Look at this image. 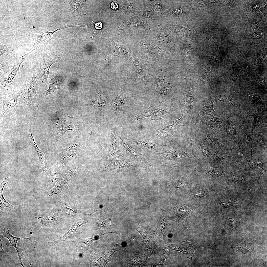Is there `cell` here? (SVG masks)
Here are the masks:
<instances>
[{"label": "cell", "instance_id": "cell-9", "mask_svg": "<svg viewBox=\"0 0 267 267\" xmlns=\"http://www.w3.org/2000/svg\"><path fill=\"white\" fill-rule=\"evenodd\" d=\"M87 220V218L86 217L76 220L73 223L69 230L61 236L58 239L54 241L48 242V247H52L61 242H67L72 241L78 229L82 225L86 223Z\"/></svg>", "mask_w": 267, "mask_h": 267}, {"label": "cell", "instance_id": "cell-57", "mask_svg": "<svg viewBox=\"0 0 267 267\" xmlns=\"http://www.w3.org/2000/svg\"><path fill=\"white\" fill-rule=\"evenodd\" d=\"M111 8L114 10L118 11L119 9L118 5L116 1H113L111 4Z\"/></svg>", "mask_w": 267, "mask_h": 267}, {"label": "cell", "instance_id": "cell-10", "mask_svg": "<svg viewBox=\"0 0 267 267\" xmlns=\"http://www.w3.org/2000/svg\"><path fill=\"white\" fill-rule=\"evenodd\" d=\"M127 98V93L124 90L122 89L117 90L111 101V109L115 113L120 111L123 113L126 112L128 110L126 103Z\"/></svg>", "mask_w": 267, "mask_h": 267}, {"label": "cell", "instance_id": "cell-15", "mask_svg": "<svg viewBox=\"0 0 267 267\" xmlns=\"http://www.w3.org/2000/svg\"><path fill=\"white\" fill-rule=\"evenodd\" d=\"M146 18L139 16L136 18H132L129 20L127 25L130 28H137L148 31L152 28L153 23Z\"/></svg>", "mask_w": 267, "mask_h": 267}, {"label": "cell", "instance_id": "cell-59", "mask_svg": "<svg viewBox=\"0 0 267 267\" xmlns=\"http://www.w3.org/2000/svg\"><path fill=\"white\" fill-rule=\"evenodd\" d=\"M228 221L231 225L233 226L235 224V219L233 218H230L228 219Z\"/></svg>", "mask_w": 267, "mask_h": 267}, {"label": "cell", "instance_id": "cell-51", "mask_svg": "<svg viewBox=\"0 0 267 267\" xmlns=\"http://www.w3.org/2000/svg\"><path fill=\"white\" fill-rule=\"evenodd\" d=\"M213 157L216 160L221 161L227 158L226 156L221 152L216 151L212 155Z\"/></svg>", "mask_w": 267, "mask_h": 267}, {"label": "cell", "instance_id": "cell-49", "mask_svg": "<svg viewBox=\"0 0 267 267\" xmlns=\"http://www.w3.org/2000/svg\"><path fill=\"white\" fill-rule=\"evenodd\" d=\"M238 248L240 252L244 253L250 251L251 248L250 245L246 241L238 245Z\"/></svg>", "mask_w": 267, "mask_h": 267}, {"label": "cell", "instance_id": "cell-23", "mask_svg": "<svg viewBox=\"0 0 267 267\" xmlns=\"http://www.w3.org/2000/svg\"><path fill=\"white\" fill-rule=\"evenodd\" d=\"M28 133L30 138L31 145L35 150L38 157L41 163L42 170L44 171L48 167L46 161V155L43 152L38 148L34 141V137H33L32 133L30 130L29 131Z\"/></svg>", "mask_w": 267, "mask_h": 267}, {"label": "cell", "instance_id": "cell-38", "mask_svg": "<svg viewBox=\"0 0 267 267\" xmlns=\"http://www.w3.org/2000/svg\"><path fill=\"white\" fill-rule=\"evenodd\" d=\"M202 114L206 122H207L210 125L217 126H219L222 122L219 119L211 114H208L203 112Z\"/></svg>", "mask_w": 267, "mask_h": 267}, {"label": "cell", "instance_id": "cell-12", "mask_svg": "<svg viewBox=\"0 0 267 267\" xmlns=\"http://www.w3.org/2000/svg\"><path fill=\"white\" fill-rule=\"evenodd\" d=\"M134 226L142 236L147 249L148 255H150L155 254L157 248L153 237L143 230L138 223H136Z\"/></svg>", "mask_w": 267, "mask_h": 267}, {"label": "cell", "instance_id": "cell-37", "mask_svg": "<svg viewBox=\"0 0 267 267\" xmlns=\"http://www.w3.org/2000/svg\"><path fill=\"white\" fill-rule=\"evenodd\" d=\"M167 226L165 219L162 218L153 229V230L155 232L157 236L162 239L163 233L167 228Z\"/></svg>", "mask_w": 267, "mask_h": 267}, {"label": "cell", "instance_id": "cell-25", "mask_svg": "<svg viewBox=\"0 0 267 267\" xmlns=\"http://www.w3.org/2000/svg\"><path fill=\"white\" fill-rule=\"evenodd\" d=\"M82 148L83 145L81 141L78 139H74L67 141L62 144L60 152L80 151Z\"/></svg>", "mask_w": 267, "mask_h": 267}, {"label": "cell", "instance_id": "cell-34", "mask_svg": "<svg viewBox=\"0 0 267 267\" xmlns=\"http://www.w3.org/2000/svg\"><path fill=\"white\" fill-rule=\"evenodd\" d=\"M240 89L242 92L251 99L254 106H259L263 107H267V101L266 99L259 95L248 94L243 91L240 88Z\"/></svg>", "mask_w": 267, "mask_h": 267}, {"label": "cell", "instance_id": "cell-32", "mask_svg": "<svg viewBox=\"0 0 267 267\" xmlns=\"http://www.w3.org/2000/svg\"><path fill=\"white\" fill-rule=\"evenodd\" d=\"M112 216L109 217H102L99 218L96 222V227L98 229H110L112 228L110 222Z\"/></svg>", "mask_w": 267, "mask_h": 267}, {"label": "cell", "instance_id": "cell-56", "mask_svg": "<svg viewBox=\"0 0 267 267\" xmlns=\"http://www.w3.org/2000/svg\"><path fill=\"white\" fill-rule=\"evenodd\" d=\"M27 239L30 240L31 242L33 245L34 248H36L37 247L38 244L37 242L35 239V236L33 235H32L31 237L28 238Z\"/></svg>", "mask_w": 267, "mask_h": 267}, {"label": "cell", "instance_id": "cell-27", "mask_svg": "<svg viewBox=\"0 0 267 267\" xmlns=\"http://www.w3.org/2000/svg\"><path fill=\"white\" fill-rule=\"evenodd\" d=\"M34 217L37 218L43 225L50 226L56 224L58 223V218L54 215L53 212L48 214L44 217Z\"/></svg>", "mask_w": 267, "mask_h": 267}, {"label": "cell", "instance_id": "cell-41", "mask_svg": "<svg viewBox=\"0 0 267 267\" xmlns=\"http://www.w3.org/2000/svg\"><path fill=\"white\" fill-rule=\"evenodd\" d=\"M121 249L120 246L116 245L106 253L102 267H105L107 264L111 261L113 255L115 252L120 250Z\"/></svg>", "mask_w": 267, "mask_h": 267}, {"label": "cell", "instance_id": "cell-30", "mask_svg": "<svg viewBox=\"0 0 267 267\" xmlns=\"http://www.w3.org/2000/svg\"><path fill=\"white\" fill-rule=\"evenodd\" d=\"M68 181L64 177L56 183L55 186L50 190L47 193L49 196L60 192L67 185Z\"/></svg>", "mask_w": 267, "mask_h": 267}, {"label": "cell", "instance_id": "cell-26", "mask_svg": "<svg viewBox=\"0 0 267 267\" xmlns=\"http://www.w3.org/2000/svg\"><path fill=\"white\" fill-rule=\"evenodd\" d=\"M89 251L90 253L91 258L90 261V266L91 267H100L104 262L105 252L102 251L98 253H96L90 249Z\"/></svg>", "mask_w": 267, "mask_h": 267}, {"label": "cell", "instance_id": "cell-28", "mask_svg": "<svg viewBox=\"0 0 267 267\" xmlns=\"http://www.w3.org/2000/svg\"><path fill=\"white\" fill-rule=\"evenodd\" d=\"M10 180L9 178H4L3 182L0 184V208L2 210L4 207H8L11 209H15L14 206L10 204L6 201L4 198L3 194L2 191L4 186L8 183Z\"/></svg>", "mask_w": 267, "mask_h": 267}, {"label": "cell", "instance_id": "cell-31", "mask_svg": "<svg viewBox=\"0 0 267 267\" xmlns=\"http://www.w3.org/2000/svg\"><path fill=\"white\" fill-rule=\"evenodd\" d=\"M149 2L148 7L150 8L153 12H159L162 15L164 12L166 5L163 4L162 0H148Z\"/></svg>", "mask_w": 267, "mask_h": 267}, {"label": "cell", "instance_id": "cell-40", "mask_svg": "<svg viewBox=\"0 0 267 267\" xmlns=\"http://www.w3.org/2000/svg\"><path fill=\"white\" fill-rule=\"evenodd\" d=\"M48 89L45 92V95L55 93L58 89H60L59 85L56 77H54L52 79L49 84Z\"/></svg>", "mask_w": 267, "mask_h": 267}, {"label": "cell", "instance_id": "cell-16", "mask_svg": "<svg viewBox=\"0 0 267 267\" xmlns=\"http://www.w3.org/2000/svg\"><path fill=\"white\" fill-rule=\"evenodd\" d=\"M167 247L170 250L178 251L182 252L187 258L189 259L193 258V253L195 249L190 244V242L187 241L176 244H170L168 245Z\"/></svg>", "mask_w": 267, "mask_h": 267}, {"label": "cell", "instance_id": "cell-3", "mask_svg": "<svg viewBox=\"0 0 267 267\" xmlns=\"http://www.w3.org/2000/svg\"><path fill=\"white\" fill-rule=\"evenodd\" d=\"M26 95L23 88H21L13 89L8 96L2 97L3 106L0 118H2L5 112L8 110L12 112L16 111L18 106L23 102Z\"/></svg>", "mask_w": 267, "mask_h": 267}, {"label": "cell", "instance_id": "cell-53", "mask_svg": "<svg viewBox=\"0 0 267 267\" xmlns=\"http://www.w3.org/2000/svg\"><path fill=\"white\" fill-rule=\"evenodd\" d=\"M175 154L176 156L178 158H194V157L190 156L189 154L186 153L181 151H175L173 152Z\"/></svg>", "mask_w": 267, "mask_h": 267}, {"label": "cell", "instance_id": "cell-58", "mask_svg": "<svg viewBox=\"0 0 267 267\" xmlns=\"http://www.w3.org/2000/svg\"><path fill=\"white\" fill-rule=\"evenodd\" d=\"M89 18L94 24V27L96 29H96H101L102 28L103 24L102 22H96L95 23H94L91 20V19L89 17Z\"/></svg>", "mask_w": 267, "mask_h": 267}, {"label": "cell", "instance_id": "cell-2", "mask_svg": "<svg viewBox=\"0 0 267 267\" xmlns=\"http://www.w3.org/2000/svg\"><path fill=\"white\" fill-rule=\"evenodd\" d=\"M26 58L24 56L20 57L16 55L12 67L6 73L0 77V91H6L13 88L21 78L19 68Z\"/></svg>", "mask_w": 267, "mask_h": 267}, {"label": "cell", "instance_id": "cell-13", "mask_svg": "<svg viewBox=\"0 0 267 267\" xmlns=\"http://www.w3.org/2000/svg\"><path fill=\"white\" fill-rule=\"evenodd\" d=\"M81 156L79 151L60 152L59 154V162L63 165L71 166L76 163Z\"/></svg>", "mask_w": 267, "mask_h": 267}, {"label": "cell", "instance_id": "cell-8", "mask_svg": "<svg viewBox=\"0 0 267 267\" xmlns=\"http://www.w3.org/2000/svg\"><path fill=\"white\" fill-rule=\"evenodd\" d=\"M137 40L141 50L148 59L158 60L164 58L166 56V53L162 48L154 46L151 45V44H144Z\"/></svg>", "mask_w": 267, "mask_h": 267}, {"label": "cell", "instance_id": "cell-47", "mask_svg": "<svg viewBox=\"0 0 267 267\" xmlns=\"http://www.w3.org/2000/svg\"><path fill=\"white\" fill-rule=\"evenodd\" d=\"M183 115V114L181 117L178 119L169 122L166 124L168 128L172 131L176 130L182 121Z\"/></svg>", "mask_w": 267, "mask_h": 267}, {"label": "cell", "instance_id": "cell-44", "mask_svg": "<svg viewBox=\"0 0 267 267\" xmlns=\"http://www.w3.org/2000/svg\"><path fill=\"white\" fill-rule=\"evenodd\" d=\"M235 125L230 118H227L225 123V128L227 133L231 137H235L236 133Z\"/></svg>", "mask_w": 267, "mask_h": 267}, {"label": "cell", "instance_id": "cell-35", "mask_svg": "<svg viewBox=\"0 0 267 267\" xmlns=\"http://www.w3.org/2000/svg\"><path fill=\"white\" fill-rule=\"evenodd\" d=\"M108 103L105 100L103 96L100 95L98 92L96 93L92 102V106L100 109L106 107Z\"/></svg>", "mask_w": 267, "mask_h": 267}, {"label": "cell", "instance_id": "cell-55", "mask_svg": "<svg viewBox=\"0 0 267 267\" xmlns=\"http://www.w3.org/2000/svg\"><path fill=\"white\" fill-rule=\"evenodd\" d=\"M82 3V2L79 1H72L70 3V7L72 10H76L81 6Z\"/></svg>", "mask_w": 267, "mask_h": 267}, {"label": "cell", "instance_id": "cell-33", "mask_svg": "<svg viewBox=\"0 0 267 267\" xmlns=\"http://www.w3.org/2000/svg\"><path fill=\"white\" fill-rule=\"evenodd\" d=\"M205 140L207 144L213 148L222 150L225 149L224 144L216 137L212 136H207Z\"/></svg>", "mask_w": 267, "mask_h": 267}, {"label": "cell", "instance_id": "cell-4", "mask_svg": "<svg viewBox=\"0 0 267 267\" xmlns=\"http://www.w3.org/2000/svg\"><path fill=\"white\" fill-rule=\"evenodd\" d=\"M59 60L56 58L44 56L41 60L38 72L36 75L37 82L40 88H47V82L51 66Z\"/></svg>", "mask_w": 267, "mask_h": 267}, {"label": "cell", "instance_id": "cell-24", "mask_svg": "<svg viewBox=\"0 0 267 267\" xmlns=\"http://www.w3.org/2000/svg\"><path fill=\"white\" fill-rule=\"evenodd\" d=\"M83 168V166L81 164L76 163L71 165L66 173L63 175V177L69 181L80 174Z\"/></svg>", "mask_w": 267, "mask_h": 267}, {"label": "cell", "instance_id": "cell-18", "mask_svg": "<svg viewBox=\"0 0 267 267\" xmlns=\"http://www.w3.org/2000/svg\"><path fill=\"white\" fill-rule=\"evenodd\" d=\"M251 117L250 124L249 132L248 134H246L243 128L244 132L247 136L246 149L248 148L252 145L251 143L252 138L253 135L254 130L257 125L260 122V117L258 113L256 111H252L250 112Z\"/></svg>", "mask_w": 267, "mask_h": 267}, {"label": "cell", "instance_id": "cell-61", "mask_svg": "<svg viewBox=\"0 0 267 267\" xmlns=\"http://www.w3.org/2000/svg\"><path fill=\"white\" fill-rule=\"evenodd\" d=\"M246 14V16H247V18H248V22H249V19H248V17H247V15H246V14Z\"/></svg>", "mask_w": 267, "mask_h": 267}, {"label": "cell", "instance_id": "cell-14", "mask_svg": "<svg viewBox=\"0 0 267 267\" xmlns=\"http://www.w3.org/2000/svg\"><path fill=\"white\" fill-rule=\"evenodd\" d=\"M44 171L46 175L47 185L45 191L48 192L55 185L57 181L62 178L63 175L57 168L53 167L48 168Z\"/></svg>", "mask_w": 267, "mask_h": 267}, {"label": "cell", "instance_id": "cell-5", "mask_svg": "<svg viewBox=\"0 0 267 267\" xmlns=\"http://www.w3.org/2000/svg\"><path fill=\"white\" fill-rule=\"evenodd\" d=\"M174 109L172 108L161 107L156 108L154 106H151L147 108L142 110L137 115L133 117L134 119H138L150 117L152 120H158L169 114L172 113Z\"/></svg>", "mask_w": 267, "mask_h": 267}, {"label": "cell", "instance_id": "cell-6", "mask_svg": "<svg viewBox=\"0 0 267 267\" xmlns=\"http://www.w3.org/2000/svg\"><path fill=\"white\" fill-rule=\"evenodd\" d=\"M40 88L36 79V75L33 71L32 79L29 82L25 84L23 87L28 99L27 107L29 109H35L39 105L37 99L36 91Z\"/></svg>", "mask_w": 267, "mask_h": 267}, {"label": "cell", "instance_id": "cell-36", "mask_svg": "<svg viewBox=\"0 0 267 267\" xmlns=\"http://www.w3.org/2000/svg\"><path fill=\"white\" fill-rule=\"evenodd\" d=\"M215 101L217 103L227 102L231 104L236 107V102L230 97L229 92H226L220 94L214 99Z\"/></svg>", "mask_w": 267, "mask_h": 267}, {"label": "cell", "instance_id": "cell-19", "mask_svg": "<svg viewBox=\"0 0 267 267\" xmlns=\"http://www.w3.org/2000/svg\"><path fill=\"white\" fill-rule=\"evenodd\" d=\"M156 74L155 86L156 90H164L172 87L169 83L166 81L162 68L157 67L155 72Z\"/></svg>", "mask_w": 267, "mask_h": 267}, {"label": "cell", "instance_id": "cell-60", "mask_svg": "<svg viewBox=\"0 0 267 267\" xmlns=\"http://www.w3.org/2000/svg\"><path fill=\"white\" fill-rule=\"evenodd\" d=\"M0 256H2L3 253L4 252L2 248V242L1 240V239L0 238Z\"/></svg>", "mask_w": 267, "mask_h": 267}, {"label": "cell", "instance_id": "cell-43", "mask_svg": "<svg viewBox=\"0 0 267 267\" xmlns=\"http://www.w3.org/2000/svg\"><path fill=\"white\" fill-rule=\"evenodd\" d=\"M132 62L135 68L136 74L138 78L142 81H145V78L142 65L137 58L134 59Z\"/></svg>", "mask_w": 267, "mask_h": 267}, {"label": "cell", "instance_id": "cell-52", "mask_svg": "<svg viewBox=\"0 0 267 267\" xmlns=\"http://www.w3.org/2000/svg\"><path fill=\"white\" fill-rule=\"evenodd\" d=\"M12 48L9 46L4 45H0V56L13 51Z\"/></svg>", "mask_w": 267, "mask_h": 267}, {"label": "cell", "instance_id": "cell-11", "mask_svg": "<svg viewBox=\"0 0 267 267\" xmlns=\"http://www.w3.org/2000/svg\"><path fill=\"white\" fill-rule=\"evenodd\" d=\"M164 24L172 32L173 34L178 38H182L187 37L191 34L194 33H196L192 26L189 25V27H185L179 25H175L165 21H162Z\"/></svg>", "mask_w": 267, "mask_h": 267}, {"label": "cell", "instance_id": "cell-42", "mask_svg": "<svg viewBox=\"0 0 267 267\" xmlns=\"http://www.w3.org/2000/svg\"><path fill=\"white\" fill-rule=\"evenodd\" d=\"M59 210L68 216H72L76 213L72 209L66 200H64L60 204Z\"/></svg>", "mask_w": 267, "mask_h": 267}, {"label": "cell", "instance_id": "cell-29", "mask_svg": "<svg viewBox=\"0 0 267 267\" xmlns=\"http://www.w3.org/2000/svg\"><path fill=\"white\" fill-rule=\"evenodd\" d=\"M214 98H209L199 103V108L203 112L208 111L213 113L215 115L216 112L213 108Z\"/></svg>", "mask_w": 267, "mask_h": 267}, {"label": "cell", "instance_id": "cell-54", "mask_svg": "<svg viewBox=\"0 0 267 267\" xmlns=\"http://www.w3.org/2000/svg\"><path fill=\"white\" fill-rule=\"evenodd\" d=\"M199 146L202 155L206 158H209L210 155L208 149L203 144H200Z\"/></svg>", "mask_w": 267, "mask_h": 267}, {"label": "cell", "instance_id": "cell-45", "mask_svg": "<svg viewBox=\"0 0 267 267\" xmlns=\"http://www.w3.org/2000/svg\"><path fill=\"white\" fill-rule=\"evenodd\" d=\"M224 174L223 171L220 168L213 167L210 168L208 169L206 175L211 176L213 177H216Z\"/></svg>", "mask_w": 267, "mask_h": 267}, {"label": "cell", "instance_id": "cell-20", "mask_svg": "<svg viewBox=\"0 0 267 267\" xmlns=\"http://www.w3.org/2000/svg\"><path fill=\"white\" fill-rule=\"evenodd\" d=\"M5 237L7 238L9 241V243L6 244L7 246L8 247H9L11 246H12L15 248L18 253V256L19 257V262L22 266L23 267H24V266L22 262L21 254L19 248L17 246L16 244L18 241L21 239H27L28 238L24 237H19L13 236L10 233L8 229L7 228H4V231L2 232V234L1 235L0 237V238Z\"/></svg>", "mask_w": 267, "mask_h": 267}, {"label": "cell", "instance_id": "cell-48", "mask_svg": "<svg viewBox=\"0 0 267 267\" xmlns=\"http://www.w3.org/2000/svg\"><path fill=\"white\" fill-rule=\"evenodd\" d=\"M255 135L258 141L259 145L262 150L267 152V143L263 136L257 133H255Z\"/></svg>", "mask_w": 267, "mask_h": 267}, {"label": "cell", "instance_id": "cell-50", "mask_svg": "<svg viewBox=\"0 0 267 267\" xmlns=\"http://www.w3.org/2000/svg\"><path fill=\"white\" fill-rule=\"evenodd\" d=\"M257 169L256 172L258 176L260 178L261 176L267 171V158H265L264 160Z\"/></svg>", "mask_w": 267, "mask_h": 267}, {"label": "cell", "instance_id": "cell-21", "mask_svg": "<svg viewBox=\"0 0 267 267\" xmlns=\"http://www.w3.org/2000/svg\"><path fill=\"white\" fill-rule=\"evenodd\" d=\"M102 235L92 236L86 239H78L72 242L75 245L77 250L85 251L89 249L91 244L94 241L98 240Z\"/></svg>", "mask_w": 267, "mask_h": 267}, {"label": "cell", "instance_id": "cell-7", "mask_svg": "<svg viewBox=\"0 0 267 267\" xmlns=\"http://www.w3.org/2000/svg\"><path fill=\"white\" fill-rule=\"evenodd\" d=\"M60 27L54 31L50 32L45 29L40 28L38 32L34 33L35 43L28 52L25 55L27 57L30 54L37 49L44 45L49 44L53 40L52 35L55 32L60 30Z\"/></svg>", "mask_w": 267, "mask_h": 267}, {"label": "cell", "instance_id": "cell-17", "mask_svg": "<svg viewBox=\"0 0 267 267\" xmlns=\"http://www.w3.org/2000/svg\"><path fill=\"white\" fill-rule=\"evenodd\" d=\"M110 40L113 46V53L114 56L123 59L133 61L134 59L132 57L131 53L124 45H120L112 40Z\"/></svg>", "mask_w": 267, "mask_h": 267}, {"label": "cell", "instance_id": "cell-1", "mask_svg": "<svg viewBox=\"0 0 267 267\" xmlns=\"http://www.w3.org/2000/svg\"><path fill=\"white\" fill-rule=\"evenodd\" d=\"M149 31V34L152 40V43L164 50L171 49L175 45L173 43L169 29L162 22L156 21Z\"/></svg>", "mask_w": 267, "mask_h": 267}, {"label": "cell", "instance_id": "cell-22", "mask_svg": "<svg viewBox=\"0 0 267 267\" xmlns=\"http://www.w3.org/2000/svg\"><path fill=\"white\" fill-rule=\"evenodd\" d=\"M252 145L247 149L248 151L246 155H245V158L244 166L246 169L251 170L254 168L257 167L261 163V161L259 158L256 159L253 156L252 152Z\"/></svg>", "mask_w": 267, "mask_h": 267}, {"label": "cell", "instance_id": "cell-39", "mask_svg": "<svg viewBox=\"0 0 267 267\" xmlns=\"http://www.w3.org/2000/svg\"><path fill=\"white\" fill-rule=\"evenodd\" d=\"M155 12L152 11L151 8L148 7L138 12L139 16H141L149 20L152 22L156 21L155 17Z\"/></svg>", "mask_w": 267, "mask_h": 267}, {"label": "cell", "instance_id": "cell-46", "mask_svg": "<svg viewBox=\"0 0 267 267\" xmlns=\"http://www.w3.org/2000/svg\"><path fill=\"white\" fill-rule=\"evenodd\" d=\"M235 150L237 155L239 157H244L245 154V148L241 141L236 144Z\"/></svg>", "mask_w": 267, "mask_h": 267}]
</instances>
